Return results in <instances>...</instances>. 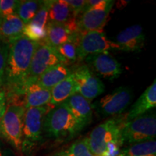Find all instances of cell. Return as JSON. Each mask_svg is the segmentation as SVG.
Here are the masks:
<instances>
[{"label": "cell", "instance_id": "obj_4", "mask_svg": "<svg viewBox=\"0 0 156 156\" xmlns=\"http://www.w3.org/2000/svg\"><path fill=\"white\" fill-rule=\"evenodd\" d=\"M125 122L126 118L112 119L93 129L89 137H87L90 150L93 155H101L111 142H121V132Z\"/></svg>", "mask_w": 156, "mask_h": 156}, {"label": "cell", "instance_id": "obj_24", "mask_svg": "<svg viewBox=\"0 0 156 156\" xmlns=\"http://www.w3.org/2000/svg\"><path fill=\"white\" fill-rule=\"evenodd\" d=\"M54 48L61 58L63 64L66 66L75 63L77 60V48L75 42L70 41L66 43Z\"/></svg>", "mask_w": 156, "mask_h": 156}, {"label": "cell", "instance_id": "obj_30", "mask_svg": "<svg viewBox=\"0 0 156 156\" xmlns=\"http://www.w3.org/2000/svg\"><path fill=\"white\" fill-rule=\"evenodd\" d=\"M65 1L71 8L75 17H77V15L83 12L86 3V1L84 0H65Z\"/></svg>", "mask_w": 156, "mask_h": 156}, {"label": "cell", "instance_id": "obj_32", "mask_svg": "<svg viewBox=\"0 0 156 156\" xmlns=\"http://www.w3.org/2000/svg\"><path fill=\"white\" fill-rule=\"evenodd\" d=\"M0 156H3V154H2V153L1 150H0Z\"/></svg>", "mask_w": 156, "mask_h": 156}, {"label": "cell", "instance_id": "obj_21", "mask_svg": "<svg viewBox=\"0 0 156 156\" xmlns=\"http://www.w3.org/2000/svg\"><path fill=\"white\" fill-rule=\"evenodd\" d=\"M74 17L75 16L65 0L51 1L47 23L65 24Z\"/></svg>", "mask_w": 156, "mask_h": 156}, {"label": "cell", "instance_id": "obj_16", "mask_svg": "<svg viewBox=\"0 0 156 156\" xmlns=\"http://www.w3.org/2000/svg\"><path fill=\"white\" fill-rule=\"evenodd\" d=\"M46 36L43 41L53 48H56L66 43L75 42L77 34H73L65 24L47 23L46 25Z\"/></svg>", "mask_w": 156, "mask_h": 156}, {"label": "cell", "instance_id": "obj_34", "mask_svg": "<svg viewBox=\"0 0 156 156\" xmlns=\"http://www.w3.org/2000/svg\"></svg>", "mask_w": 156, "mask_h": 156}, {"label": "cell", "instance_id": "obj_1", "mask_svg": "<svg viewBox=\"0 0 156 156\" xmlns=\"http://www.w3.org/2000/svg\"><path fill=\"white\" fill-rule=\"evenodd\" d=\"M37 43L21 36L8 44V56L4 75L10 93H23Z\"/></svg>", "mask_w": 156, "mask_h": 156}, {"label": "cell", "instance_id": "obj_22", "mask_svg": "<svg viewBox=\"0 0 156 156\" xmlns=\"http://www.w3.org/2000/svg\"><path fill=\"white\" fill-rule=\"evenodd\" d=\"M120 156H156L155 140L131 144L121 150Z\"/></svg>", "mask_w": 156, "mask_h": 156}, {"label": "cell", "instance_id": "obj_25", "mask_svg": "<svg viewBox=\"0 0 156 156\" xmlns=\"http://www.w3.org/2000/svg\"><path fill=\"white\" fill-rule=\"evenodd\" d=\"M59 156H94L90 150L87 138L80 140L70 146Z\"/></svg>", "mask_w": 156, "mask_h": 156}, {"label": "cell", "instance_id": "obj_13", "mask_svg": "<svg viewBox=\"0 0 156 156\" xmlns=\"http://www.w3.org/2000/svg\"><path fill=\"white\" fill-rule=\"evenodd\" d=\"M145 36L141 25L128 27L116 36V44L119 50L126 52L140 51L144 46Z\"/></svg>", "mask_w": 156, "mask_h": 156}, {"label": "cell", "instance_id": "obj_11", "mask_svg": "<svg viewBox=\"0 0 156 156\" xmlns=\"http://www.w3.org/2000/svg\"><path fill=\"white\" fill-rule=\"evenodd\" d=\"M52 108H48L46 105L25 109L23 121V137L25 141L36 142L41 139L44 119Z\"/></svg>", "mask_w": 156, "mask_h": 156}, {"label": "cell", "instance_id": "obj_33", "mask_svg": "<svg viewBox=\"0 0 156 156\" xmlns=\"http://www.w3.org/2000/svg\"><path fill=\"white\" fill-rule=\"evenodd\" d=\"M0 19H1V17H0Z\"/></svg>", "mask_w": 156, "mask_h": 156}, {"label": "cell", "instance_id": "obj_14", "mask_svg": "<svg viewBox=\"0 0 156 156\" xmlns=\"http://www.w3.org/2000/svg\"><path fill=\"white\" fill-rule=\"evenodd\" d=\"M25 108L41 107L49 104L51 90L43 87L36 81L27 82L23 88Z\"/></svg>", "mask_w": 156, "mask_h": 156}, {"label": "cell", "instance_id": "obj_17", "mask_svg": "<svg viewBox=\"0 0 156 156\" xmlns=\"http://www.w3.org/2000/svg\"><path fill=\"white\" fill-rule=\"evenodd\" d=\"M73 116L84 126L90 124L93 119V106L90 102L79 93L69 97L65 102Z\"/></svg>", "mask_w": 156, "mask_h": 156}, {"label": "cell", "instance_id": "obj_3", "mask_svg": "<svg viewBox=\"0 0 156 156\" xmlns=\"http://www.w3.org/2000/svg\"><path fill=\"white\" fill-rule=\"evenodd\" d=\"M156 135L155 112L146 113L124 123L121 132L122 144L129 145L154 140Z\"/></svg>", "mask_w": 156, "mask_h": 156}, {"label": "cell", "instance_id": "obj_12", "mask_svg": "<svg viewBox=\"0 0 156 156\" xmlns=\"http://www.w3.org/2000/svg\"><path fill=\"white\" fill-rule=\"evenodd\" d=\"M85 62L97 75L109 80L118 78L122 73L121 64L108 53L92 54L85 58Z\"/></svg>", "mask_w": 156, "mask_h": 156}, {"label": "cell", "instance_id": "obj_8", "mask_svg": "<svg viewBox=\"0 0 156 156\" xmlns=\"http://www.w3.org/2000/svg\"><path fill=\"white\" fill-rule=\"evenodd\" d=\"M133 92L129 87H117L93 105L97 112L103 116L122 114L131 103Z\"/></svg>", "mask_w": 156, "mask_h": 156}, {"label": "cell", "instance_id": "obj_20", "mask_svg": "<svg viewBox=\"0 0 156 156\" xmlns=\"http://www.w3.org/2000/svg\"><path fill=\"white\" fill-rule=\"evenodd\" d=\"M77 93V85L74 80L73 75L62 80L57 85H55L51 90V100L49 104L52 106H56L66 101L73 95Z\"/></svg>", "mask_w": 156, "mask_h": 156}, {"label": "cell", "instance_id": "obj_5", "mask_svg": "<svg viewBox=\"0 0 156 156\" xmlns=\"http://www.w3.org/2000/svg\"><path fill=\"white\" fill-rule=\"evenodd\" d=\"M75 44L77 59L80 60L92 54L108 53L110 50H119L116 43L109 41L103 30L79 32L75 38Z\"/></svg>", "mask_w": 156, "mask_h": 156}, {"label": "cell", "instance_id": "obj_6", "mask_svg": "<svg viewBox=\"0 0 156 156\" xmlns=\"http://www.w3.org/2000/svg\"><path fill=\"white\" fill-rule=\"evenodd\" d=\"M25 108L17 105H7L0 120V133L17 151L23 147V121Z\"/></svg>", "mask_w": 156, "mask_h": 156}, {"label": "cell", "instance_id": "obj_19", "mask_svg": "<svg viewBox=\"0 0 156 156\" xmlns=\"http://www.w3.org/2000/svg\"><path fill=\"white\" fill-rule=\"evenodd\" d=\"M72 74L71 70L64 64H58L57 65L49 68L39 76L36 82L44 88L51 90L55 85L69 77Z\"/></svg>", "mask_w": 156, "mask_h": 156}, {"label": "cell", "instance_id": "obj_10", "mask_svg": "<svg viewBox=\"0 0 156 156\" xmlns=\"http://www.w3.org/2000/svg\"><path fill=\"white\" fill-rule=\"evenodd\" d=\"M72 75L77 85V93L91 102L93 99L104 92V85L95 77L89 67L82 65L74 70Z\"/></svg>", "mask_w": 156, "mask_h": 156}, {"label": "cell", "instance_id": "obj_9", "mask_svg": "<svg viewBox=\"0 0 156 156\" xmlns=\"http://www.w3.org/2000/svg\"><path fill=\"white\" fill-rule=\"evenodd\" d=\"M58 64H63V62L55 48L48 46L43 41L38 42L31 61L26 83L36 81L44 72Z\"/></svg>", "mask_w": 156, "mask_h": 156}, {"label": "cell", "instance_id": "obj_26", "mask_svg": "<svg viewBox=\"0 0 156 156\" xmlns=\"http://www.w3.org/2000/svg\"><path fill=\"white\" fill-rule=\"evenodd\" d=\"M23 36L33 41H41L46 38V28H39V27H37L29 23L28 24L25 25L23 30Z\"/></svg>", "mask_w": 156, "mask_h": 156}, {"label": "cell", "instance_id": "obj_2", "mask_svg": "<svg viewBox=\"0 0 156 156\" xmlns=\"http://www.w3.org/2000/svg\"><path fill=\"white\" fill-rule=\"evenodd\" d=\"M84 127L85 126L73 116L65 103L51 109L44 122V130L56 138L73 136Z\"/></svg>", "mask_w": 156, "mask_h": 156}, {"label": "cell", "instance_id": "obj_29", "mask_svg": "<svg viewBox=\"0 0 156 156\" xmlns=\"http://www.w3.org/2000/svg\"><path fill=\"white\" fill-rule=\"evenodd\" d=\"M8 44H0V80L2 78L5 74L7 56H8Z\"/></svg>", "mask_w": 156, "mask_h": 156}, {"label": "cell", "instance_id": "obj_31", "mask_svg": "<svg viewBox=\"0 0 156 156\" xmlns=\"http://www.w3.org/2000/svg\"><path fill=\"white\" fill-rule=\"evenodd\" d=\"M6 110L5 105V96L4 93L0 92V120L2 118Z\"/></svg>", "mask_w": 156, "mask_h": 156}, {"label": "cell", "instance_id": "obj_15", "mask_svg": "<svg viewBox=\"0 0 156 156\" xmlns=\"http://www.w3.org/2000/svg\"><path fill=\"white\" fill-rule=\"evenodd\" d=\"M156 106V82L154 80L144 93L136 100L126 116V122L134 119L136 117L145 114Z\"/></svg>", "mask_w": 156, "mask_h": 156}, {"label": "cell", "instance_id": "obj_23", "mask_svg": "<svg viewBox=\"0 0 156 156\" xmlns=\"http://www.w3.org/2000/svg\"><path fill=\"white\" fill-rule=\"evenodd\" d=\"M43 2L44 1H36V0L19 1L16 14L25 25L28 24L34 19L35 15L41 7Z\"/></svg>", "mask_w": 156, "mask_h": 156}, {"label": "cell", "instance_id": "obj_7", "mask_svg": "<svg viewBox=\"0 0 156 156\" xmlns=\"http://www.w3.org/2000/svg\"><path fill=\"white\" fill-rule=\"evenodd\" d=\"M114 4L112 0H98L94 7L83 9L79 20H77L80 32L103 30Z\"/></svg>", "mask_w": 156, "mask_h": 156}, {"label": "cell", "instance_id": "obj_27", "mask_svg": "<svg viewBox=\"0 0 156 156\" xmlns=\"http://www.w3.org/2000/svg\"><path fill=\"white\" fill-rule=\"evenodd\" d=\"M51 1H44L41 7L35 15L34 19L30 21L31 24L41 28H46L48 22V13Z\"/></svg>", "mask_w": 156, "mask_h": 156}, {"label": "cell", "instance_id": "obj_28", "mask_svg": "<svg viewBox=\"0 0 156 156\" xmlns=\"http://www.w3.org/2000/svg\"><path fill=\"white\" fill-rule=\"evenodd\" d=\"M19 1L15 0H1L0 1V17L1 18L16 14Z\"/></svg>", "mask_w": 156, "mask_h": 156}, {"label": "cell", "instance_id": "obj_18", "mask_svg": "<svg viewBox=\"0 0 156 156\" xmlns=\"http://www.w3.org/2000/svg\"><path fill=\"white\" fill-rule=\"evenodd\" d=\"M24 23L13 14L0 19V41L3 44H9L12 41L23 36Z\"/></svg>", "mask_w": 156, "mask_h": 156}]
</instances>
